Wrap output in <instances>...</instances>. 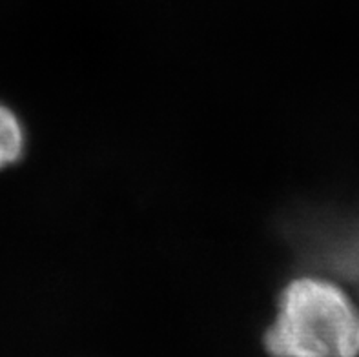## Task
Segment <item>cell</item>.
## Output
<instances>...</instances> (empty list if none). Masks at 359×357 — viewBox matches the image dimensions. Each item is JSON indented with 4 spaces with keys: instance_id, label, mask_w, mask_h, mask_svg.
Returning <instances> with one entry per match:
<instances>
[{
    "instance_id": "2",
    "label": "cell",
    "mask_w": 359,
    "mask_h": 357,
    "mask_svg": "<svg viewBox=\"0 0 359 357\" xmlns=\"http://www.w3.org/2000/svg\"><path fill=\"white\" fill-rule=\"evenodd\" d=\"M24 151V131L13 112L0 106V168L17 163Z\"/></svg>"
},
{
    "instance_id": "1",
    "label": "cell",
    "mask_w": 359,
    "mask_h": 357,
    "mask_svg": "<svg viewBox=\"0 0 359 357\" xmlns=\"http://www.w3.org/2000/svg\"><path fill=\"white\" fill-rule=\"evenodd\" d=\"M272 357H359V307L325 277L290 281L263 337Z\"/></svg>"
}]
</instances>
